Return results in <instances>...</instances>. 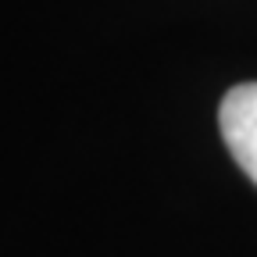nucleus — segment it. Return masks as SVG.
<instances>
[{
	"label": "nucleus",
	"instance_id": "nucleus-1",
	"mask_svg": "<svg viewBox=\"0 0 257 257\" xmlns=\"http://www.w3.org/2000/svg\"><path fill=\"white\" fill-rule=\"evenodd\" d=\"M218 125L236 165L257 182V82H243L225 93Z\"/></svg>",
	"mask_w": 257,
	"mask_h": 257
}]
</instances>
